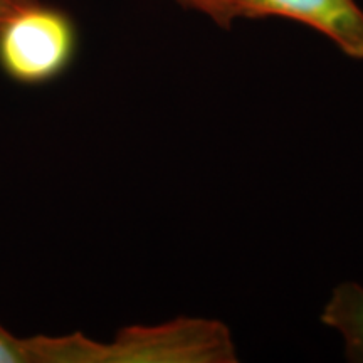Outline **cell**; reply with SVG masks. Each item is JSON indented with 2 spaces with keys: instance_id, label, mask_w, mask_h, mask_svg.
I'll list each match as a JSON object with an SVG mask.
<instances>
[{
  "instance_id": "obj_1",
  "label": "cell",
  "mask_w": 363,
  "mask_h": 363,
  "mask_svg": "<svg viewBox=\"0 0 363 363\" xmlns=\"http://www.w3.org/2000/svg\"><path fill=\"white\" fill-rule=\"evenodd\" d=\"M33 363H230V331L216 320L180 318L160 326L123 328L111 343L81 333L30 337Z\"/></svg>"
},
{
  "instance_id": "obj_2",
  "label": "cell",
  "mask_w": 363,
  "mask_h": 363,
  "mask_svg": "<svg viewBox=\"0 0 363 363\" xmlns=\"http://www.w3.org/2000/svg\"><path fill=\"white\" fill-rule=\"evenodd\" d=\"M76 49L78 30L69 13L39 0L0 22V69L19 84L51 83L71 66Z\"/></svg>"
},
{
  "instance_id": "obj_3",
  "label": "cell",
  "mask_w": 363,
  "mask_h": 363,
  "mask_svg": "<svg viewBox=\"0 0 363 363\" xmlns=\"http://www.w3.org/2000/svg\"><path fill=\"white\" fill-rule=\"evenodd\" d=\"M235 17H284L313 27L353 59H363V11L355 0H233Z\"/></svg>"
},
{
  "instance_id": "obj_4",
  "label": "cell",
  "mask_w": 363,
  "mask_h": 363,
  "mask_svg": "<svg viewBox=\"0 0 363 363\" xmlns=\"http://www.w3.org/2000/svg\"><path fill=\"white\" fill-rule=\"evenodd\" d=\"M321 321L342 335L348 360L363 362V286L348 281L335 288Z\"/></svg>"
},
{
  "instance_id": "obj_5",
  "label": "cell",
  "mask_w": 363,
  "mask_h": 363,
  "mask_svg": "<svg viewBox=\"0 0 363 363\" xmlns=\"http://www.w3.org/2000/svg\"><path fill=\"white\" fill-rule=\"evenodd\" d=\"M182 6L206 13L216 24L229 27L235 17L233 0H177Z\"/></svg>"
},
{
  "instance_id": "obj_6",
  "label": "cell",
  "mask_w": 363,
  "mask_h": 363,
  "mask_svg": "<svg viewBox=\"0 0 363 363\" xmlns=\"http://www.w3.org/2000/svg\"><path fill=\"white\" fill-rule=\"evenodd\" d=\"M0 363H33L29 338H19L0 325Z\"/></svg>"
},
{
  "instance_id": "obj_7",
  "label": "cell",
  "mask_w": 363,
  "mask_h": 363,
  "mask_svg": "<svg viewBox=\"0 0 363 363\" xmlns=\"http://www.w3.org/2000/svg\"><path fill=\"white\" fill-rule=\"evenodd\" d=\"M30 2H34V0H0V22L6 21L11 13L19 11L21 7Z\"/></svg>"
}]
</instances>
